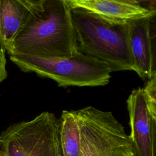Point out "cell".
I'll use <instances>...</instances> for the list:
<instances>
[{
    "label": "cell",
    "mask_w": 156,
    "mask_h": 156,
    "mask_svg": "<svg viewBox=\"0 0 156 156\" xmlns=\"http://www.w3.org/2000/svg\"><path fill=\"white\" fill-rule=\"evenodd\" d=\"M77 52L66 1L36 0L14 40L10 55L52 58L71 57Z\"/></svg>",
    "instance_id": "1"
},
{
    "label": "cell",
    "mask_w": 156,
    "mask_h": 156,
    "mask_svg": "<svg viewBox=\"0 0 156 156\" xmlns=\"http://www.w3.org/2000/svg\"><path fill=\"white\" fill-rule=\"evenodd\" d=\"M77 51L105 64L112 72L133 71L128 21H115L80 8L71 9Z\"/></svg>",
    "instance_id": "2"
},
{
    "label": "cell",
    "mask_w": 156,
    "mask_h": 156,
    "mask_svg": "<svg viewBox=\"0 0 156 156\" xmlns=\"http://www.w3.org/2000/svg\"><path fill=\"white\" fill-rule=\"evenodd\" d=\"M20 70L33 72L40 77L54 80L58 87H97L107 85L111 70L104 63L77 52L71 57L41 58L10 55Z\"/></svg>",
    "instance_id": "3"
},
{
    "label": "cell",
    "mask_w": 156,
    "mask_h": 156,
    "mask_svg": "<svg viewBox=\"0 0 156 156\" xmlns=\"http://www.w3.org/2000/svg\"><path fill=\"white\" fill-rule=\"evenodd\" d=\"M0 155L63 156L60 118L44 112L30 121L10 125L0 134Z\"/></svg>",
    "instance_id": "4"
},
{
    "label": "cell",
    "mask_w": 156,
    "mask_h": 156,
    "mask_svg": "<svg viewBox=\"0 0 156 156\" xmlns=\"http://www.w3.org/2000/svg\"><path fill=\"white\" fill-rule=\"evenodd\" d=\"M79 128V156H134L130 140L111 112L88 106L71 110Z\"/></svg>",
    "instance_id": "5"
},
{
    "label": "cell",
    "mask_w": 156,
    "mask_h": 156,
    "mask_svg": "<svg viewBox=\"0 0 156 156\" xmlns=\"http://www.w3.org/2000/svg\"><path fill=\"white\" fill-rule=\"evenodd\" d=\"M130 140L134 156H155L156 115L149 110L143 88L134 89L127 100Z\"/></svg>",
    "instance_id": "6"
},
{
    "label": "cell",
    "mask_w": 156,
    "mask_h": 156,
    "mask_svg": "<svg viewBox=\"0 0 156 156\" xmlns=\"http://www.w3.org/2000/svg\"><path fill=\"white\" fill-rule=\"evenodd\" d=\"M155 16L128 21L129 44L135 72L146 81L156 76Z\"/></svg>",
    "instance_id": "7"
},
{
    "label": "cell",
    "mask_w": 156,
    "mask_h": 156,
    "mask_svg": "<svg viewBox=\"0 0 156 156\" xmlns=\"http://www.w3.org/2000/svg\"><path fill=\"white\" fill-rule=\"evenodd\" d=\"M71 9L80 8L115 21H128L155 16V7L144 6L140 1L66 0Z\"/></svg>",
    "instance_id": "8"
},
{
    "label": "cell",
    "mask_w": 156,
    "mask_h": 156,
    "mask_svg": "<svg viewBox=\"0 0 156 156\" xmlns=\"http://www.w3.org/2000/svg\"><path fill=\"white\" fill-rule=\"evenodd\" d=\"M36 0H0V48L10 55L13 44Z\"/></svg>",
    "instance_id": "9"
},
{
    "label": "cell",
    "mask_w": 156,
    "mask_h": 156,
    "mask_svg": "<svg viewBox=\"0 0 156 156\" xmlns=\"http://www.w3.org/2000/svg\"><path fill=\"white\" fill-rule=\"evenodd\" d=\"M60 137L63 156H79V131L76 119L70 110H63L60 117Z\"/></svg>",
    "instance_id": "10"
},
{
    "label": "cell",
    "mask_w": 156,
    "mask_h": 156,
    "mask_svg": "<svg viewBox=\"0 0 156 156\" xmlns=\"http://www.w3.org/2000/svg\"><path fill=\"white\" fill-rule=\"evenodd\" d=\"M143 90L149 110L156 115V76L147 80Z\"/></svg>",
    "instance_id": "11"
},
{
    "label": "cell",
    "mask_w": 156,
    "mask_h": 156,
    "mask_svg": "<svg viewBox=\"0 0 156 156\" xmlns=\"http://www.w3.org/2000/svg\"><path fill=\"white\" fill-rule=\"evenodd\" d=\"M6 58L5 51L0 48V83L4 81L7 77V71L6 69Z\"/></svg>",
    "instance_id": "12"
},
{
    "label": "cell",
    "mask_w": 156,
    "mask_h": 156,
    "mask_svg": "<svg viewBox=\"0 0 156 156\" xmlns=\"http://www.w3.org/2000/svg\"><path fill=\"white\" fill-rule=\"evenodd\" d=\"M0 156H2V155H0Z\"/></svg>",
    "instance_id": "13"
}]
</instances>
